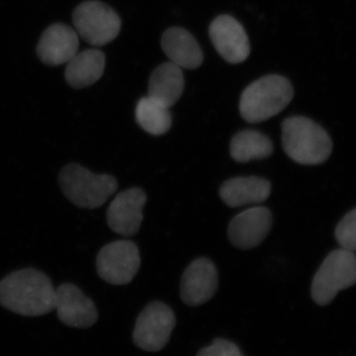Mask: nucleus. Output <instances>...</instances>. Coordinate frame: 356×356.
<instances>
[{"label": "nucleus", "mask_w": 356, "mask_h": 356, "mask_svg": "<svg viewBox=\"0 0 356 356\" xmlns=\"http://www.w3.org/2000/svg\"><path fill=\"white\" fill-rule=\"evenodd\" d=\"M55 298L50 278L37 269H21L0 281V305L18 315L39 317L51 313Z\"/></svg>", "instance_id": "f257e3e1"}, {"label": "nucleus", "mask_w": 356, "mask_h": 356, "mask_svg": "<svg viewBox=\"0 0 356 356\" xmlns=\"http://www.w3.org/2000/svg\"><path fill=\"white\" fill-rule=\"evenodd\" d=\"M282 146L293 161L303 165H322L331 156L332 142L322 126L304 116L282 123Z\"/></svg>", "instance_id": "f03ea898"}, {"label": "nucleus", "mask_w": 356, "mask_h": 356, "mask_svg": "<svg viewBox=\"0 0 356 356\" xmlns=\"http://www.w3.org/2000/svg\"><path fill=\"white\" fill-rule=\"evenodd\" d=\"M294 97L289 79L270 74L257 79L243 90L240 112L248 123L257 124L280 114Z\"/></svg>", "instance_id": "7ed1b4c3"}, {"label": "nucleus", "mask_w": 356, "mask_h": 356, "mask_svg": "<svg viewBox=\"0 0 356 356\" xmlns=\"http://www.w3.org/2000/svg\"><path fill=\"white\" fill-rule=\"evenodd\" d=\"M58 182L67 198L84 209L99 208L118 187L116 178L112 175H96L77 163L65 166Z\"/></svg>", "instance_id": "20e7f679"}, {"label": "nucleus", "mask_w": 356, "mask_h": 356, "mask_svg": "<svg viewBox=\"0 0 356 356\" xmlns=\"http://www.w3.org/2000/svg\"><path fill=\"white\" fill-rule=\"evenodd\" d=\"M356 284V254L339 248L323 261L312 282V298L320 306L331 303L337 293Z\"/></svg>", "instance_id": "39448f33"}, {"label": "nucleus", "mask_w": 356, "mask_h": 356, "mask_svg": "<svg viewBox=\"0 0 356 356\" xmlns=\"http://www.w3.org/2000/svg\"><path fill=\"white\" fill-rule=\"evenodd\" d=\"M72 22L77 35L89 44L102 47L118 36L121 19L111 7L98 0L83 2L74 9Z\"/></svg>", "instance_id": "423d86ee"}, {"label": "nucleus", "mask_w": 356, "mask_h": 356, "mask_svg": "<svg viewBox=\"0 0 356 356\" xmlns=\"http://www.w3.org/2000/svg\"><path fill=\"white\" fill-rule=\"evenodd\" d=\"M175 323V313L170 307L163 302H152L137 318L134 343L143 350H161L170 341Z\"/></svg>", "instance_id": "0eeeda50"}, {"label": "nucleus", "mask_w": 356, "mask_h": 356, "mask_svg": "<svg viewBox=\"0 0 356 356\" xmlns=\"http://www.w3.org/2000/svg\"><path fill=\"white\" fill-rule=\"evenodd\" d=\"M139 248L131 241H117L103 247L96 259V268L102 280L110 284L125 285L139 271Z\"/></svg>", "instance_id": "6e6552de"}, {"label": "nucleus", "mask_w": 356, "mask_h": 356, "mask_svg": "<svg viewBox=\"0 0 356 356\" xmlns=\"http://www.w3.org/2000/svg\"><path fill=\"white\" fill-rule=\"evenodd\" d=\"M209 36L219 55L229 64H241L250 56V44L245 28L232 16H218L211 23Z\"/></svg>", "instance_id": "1a4fd4ad"}, {"label": "nucleus", "mask_w": 356, "mask_h": 356, "mask_svg": "<svg viewBox=\"0 0 356 356\" xmlns=\"http://www.w3.org/2000/svg\"><path fill=\"white\" fill-rule=\"evenodd\" d=\"M146 203V193L138 187L120 192L107 210L110 229L121 236L137 234L144 220L143 210Z\"/></svg>", "instance_id": "9d476101"}, {"label": "nucleus", "mask_w": 356, "mask_h": 356, "mask_svg": "<svg viewBox=\"0 0 356 356\" xmlns=\"http://www.w3.org/2000/svg\"><path fill=\"white\" fill-rule=\"evenodd\" d=\"M55 310L63 324L76 329H86L97 322L98 313L92 300L70 283L56 289Z\"/></svg>", "instance_id": "9b49d317"}, {"label": "nucleus", "mask_w": 356, "mask_h": 356, "mask_svg": "<svg viewBox=\"0 0 356 356\" xmlns=\"http://www.w3.org/2000/svg\"><path fill=\"white\" fill-rule=\"evenodd\" d=\"M218 283L216 266L210 259L201 257L185 269L180 284V296L186 305H202L216 294Z\"/></svg>", "instance_id": "f8f14e48"}, {"label": "nucleus", "mask_w": 356, "mask_h": 356, "mask_svg": "<svg viewBox=\"0 0 356 356\" xmlns=\"http://www.w3.org/2000/svg\"><path fill=\"white\" fill-rule=\"evenodd\" d=\"M273 226V215L266 207H252L229 222V242L240 250H250L264 242Z\"/></svg>", "instance_id": "ddd939ff"}, {"label": "nucleus", "mask_w": 356, "mask_h": 356, "mask_svg": "<svg viewBox=\"0 0 356 356\" xmlns=\"http://www.w3.org/2000/svg\"><path fill=\"white\" fill-rule=\"evenodd\" d=\"M79 47L76 30L57 23L44 30L37 46V55L44 65L58 67L67 64L76 55Z\"/></svg>", "instance_id": "4468645a"}, {"label": "nucleus", "mask_w": 356, "mask_h": 356, "mask_svg": "<svg viewBox=\"0 0 356 356\" xmlns=\"http://www.w3.org/2000/svg\"><path fill=\"white\" fill-rule=\"evenodd\" d=\"M161 48L170 62L181 69L195 70L202 65L203 51L191 33L184 28L166 30L161 37Z\"/></svg>", "instance_id": "2eb2a0df"}, {"label": "nucleus", "mask_w": 356, "mask_h": 356, "mask_svg": "<svg viewBox=\"0 0 356 356\" xmlns=\"http://www.w3.org/2000/svg\"><path fill=\"white\" fill-rule=\"evenodd\" d=\"M270 193V182L257 177L231 178L220 188L222 202L232 208L264 202Z\"/></svg>", "instance_id": "dca6fc26"}, {"label": "nucleus", "mask_w": 356, "mask_h": 356, "mask_svg": "<svg viewBox=\"0 0 356 356\" xmlns=\"http://www.w3.org/2000/svg\"><path fill=\"white\" fill-rule=\"evenodd\" d=\"M184 90V76L181 67L168 62L159 65L149 77L147 96L170 108L181 97Z\"/></svg>", "instance_id": "f3484780"}, {"label": "nucleus", "mask_w": 356, "mask_h": 356, "mask_svg": "<svg viewBox=\"0 0 356 356\" xmlns=\"http://www.w3.org/2000/svg\"><path fill=\"white\" fill-rule=\"evenodd\" d=\"M105 69V55L97 49H88L76 54L67 63L65 76L74 88H88L99 81Z\"/></svg>", "instance_id": "a211bd4d"}, {"label": "nucleus", "mask_w": 356, "mask_h": 356, "mask_svg": "<svg viewBox=\"0 0 356 356\" xmlns=\"http://www.w3.org/2000/svg\"><path fill=\"white\" fill-rule=\"evenodd\" d=\"M229 153L238 163H248L270 156L273 153V144L259 131H241L232 139Z\"/></svg>", "instance_id": "6ab92c4d"}, {"label": "nucleus", "mask_w": 356, "mask_h": 356, "mask_svg": "<svg viewBox=\"0 0 356 356\" xmlns=\"http://www.w3.org/2000/svg\"><path fill=\"white\" fill-rule=\"evenodd\" d=\"M136 120L143 130L154 136L168 132L172 124L170 108L149 96L143 97L138 102Z\"/></svg>", "instance_id": "aec40b11"}, {"label": "nucleus", "mask_w": 356, "mask_h": 356, "mask_svg": "<svg viewBox=\"0 0 356 356\" xmlns=\"http://www.w3.org/2000/svg\"><path fill=\"white\" fill-rule=\"evenodd\" d=\"M334 236L341 248L356 252V208L337 224Z\"/></svg>", "instance_id": "412c9836"}, {"label": "nucleus", "mask_w": 356, "mask_h": 356, "mask_svg": "<svg viewBox=\"0 0 356 356\" xmlns=\"http://www.w3.org/2000/svg\"><path fill=\"white\" fill-rule=\"evenodd\" d=\"M197 356H245L238 346L224 339H216L199 351Z\"/></svg>", "instance_id": "4be33fe9"}]
</instances>
